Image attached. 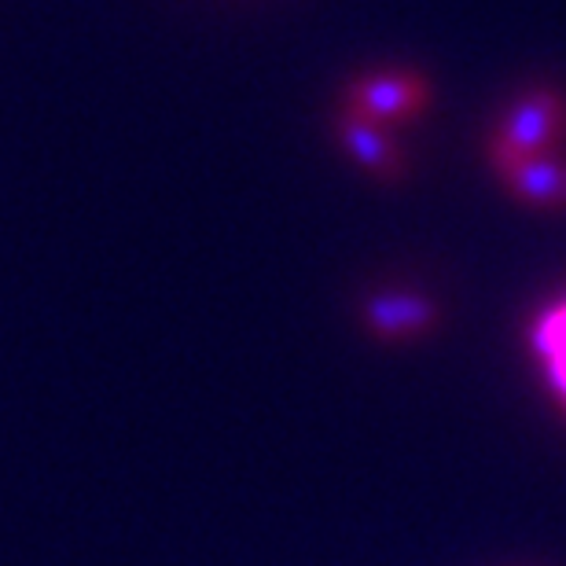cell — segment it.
Returning <instances> with one entry per match:
<instances>
[{
  "instance_id": "6da1fadb",
  "label": "cell",
  "mask_w": 566,
  "mask_h": 566,
  "mask_svg": "<svg viewBox=\"0 0 566 566\" xmlns=\"http://www.w3.org/2000/svg\"><path fill=\"white\" fill-rule=\"evenodd\" d=\"M566 129V104L563 96L537 88L526 93L518 104L507 111L501 129L490 140V163L496 174H504L507 166L523 163V158H541L563 140Z\"/></svg>"
},
{
  "instance_id": "7a4b0ae2",
  "label": "cell",
  "mask_w": 566,
  "mask_h": 566,
  "mask_svg": "<svg viewBox=\"0 0 566 566\" xmlns=\"http://www.w3.org/2000/svg\"><path fill=\"white\" fill-rule=\"evenodd\" d=\"M430 88L416 74H371L349 85L346 115H354L371 126H390V122L416 118L427 107Z\"/></svg>"
},
{
  "instance_id": "3957f363",
  "label": "cell",
  "mask_w": 566,
  "mask_h": 566,
  "mask_svg": "<svg viewBox=\"0 0 566 566\" xmlns=\"http://www.w3.org/2000/svg\"><path fill=\"white\" fill-rule=\"evenodd\" d=\"M365 321L382 338L420 335L434 324V305L420 294H376L365 305Z\"/></svg>"
},
{
  "instance_id": "277c9868",
  "label": "cell",
  "mask_w": 566,
  "mask_h": 566,
  "mask_svg": "<svg viewBox=\"0 0 566 566\" xmlns=\"http://www.w3.org/2000/svg\"><path fill=\"white\" fill-rule=\"evenodd\" d=\"M501 180L512 188V196L534 207H566V166L556 158H523V163L507 166Z\"/></svg>"
},
{
  "instance_id": "5b68a950",
  "label": "cell",
  "mask_w": 566,
  "mask_h": 566,
  "mask_svg": "<svg viewBox=\"0 0 566 566\" xmlns=\"http://www.w3.org/2000/svg\"><path fill=\"white\" fill-rule=\"evenodd\" d=\"M338 137H343L346 151L354 155L360 166H368L371 174H382V177H398L401 174V155H398V147L387 140L382 126H371V122L343 115Z\"/></svg>"
},
{
  "instance_id": "8992f818",
  "label": "cell",
  "mask_w": 566,
  "mask_h": 566,
  "mask_svg": "<svg viewBox=\"0 0 566 566\" xmlns=\"http://www.w3.org/2000/svg\"><path fill=\"white\" fill-rule=\"evenodd\" d=\"M563 409H566V401H563Z\"/></svg>"
}]
</instances>
